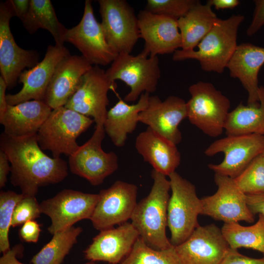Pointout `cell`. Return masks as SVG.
<instances>
[{
    "label": "cell",
    "instance_id": "6da1fadb",
    "mask_svg": "<svg viewBox=\"0 0 264 264\" xmlns=\"http://www.w3.org/2000/svg\"><path fill=\"white\" fill-rule=\"evenodd\" d=\"M0 146L11 164V182L24 196L35 197L40 187L61 182L68 175L66 162L46 154L36 135L13 138L3 132Z\"/></svg>",
    "mask_w": 264,
    "mask_h": 264
},
{
    "label": "cell",
    "instance_id": "7a4b0ae2",
    "mask_svg": "<svg viewBox=\"0 0 264 264\" xmlns=\"http://www.w3.org/2000/svg\"><path fill=\"white\" fill-rule=\"evenodd\" d=\"M151 176L154 181L151 190L137 203L131 218V223L149 246L166 249L173 246L166 232L170 181L166 176L154 169Z\"/></svg>",
    "mask_w": 264,
    "mask_h": 264
},
{
    "label": "cell",
    "instance_id": "3957f363",
    "mask_svg": "<svg viewBox=\"0 0 264 264\" xmlns=\"http://www.w3.org/2000/svg\"><path fill=\"white\" fill-rule=\"evenodd\" d=\"M244 19V17L240 14L225 20L218 18L198 45V50L177 49L173 53V60H196L203 70L222 73L238 46V29Z\"/></svg>",
    "mask_w": 264,
    "mask_h": 264
},
{
    "label": "cell",
    "instance_id": "277c9868",
    "mask_svg": "<svg viewBox=\"0 0 264 264\" xmlns=\"http://www.w3.org/2000/svg\"><path fill=\"white\" fill-rule=\"evenodd\" d=\"M90 117L64 106L53 109L36 137L43 150L50 151L54 158L70 156L79 148L76 139L94 122Z\"/></svg>",
    "mask_w": 264,
    "mask_h": 264
},
{
    "label": "cell",
    "instance_id": "5b68a950",
    "mask_svg": "<svg viewBox=\"0 0 264 264\" xmlns=\"http://www.w3.org/2000/svg\"><path fill=\"white\" fill-rule=\"evenodd\" d=\"M171 195L167 210V226L171 233L170 241L174 246L185 241L199 225L201 199L196 188L191 182L175 172L169 176Z\"/></svg>",
    "mask_w": 264,
    "mask_h": 264
},
{
    "label": "cell",
    "instance_id": "8992f818",
    "mask_svg": "<svg viewBox=\"0 0 264 264\" xmlns=\"http://www.w3.org/2000/svg\"><path fill=\"white\" fill-rule=\"evenodd\" d=\"M186 102L190 122L209 136L217 137L224 131L230 102L209 82L199 81L189 88Z\"/></svg>",
    "mask_w": 264,
    "mask_h": 264
},
{
    "label": "cell",
    "instance_id": "52a82bcc",
    "mask_svg": "<svg viewBox=\"0 0 264 264\" xmlns=\"http://www.w3.org/2000/svg\"><path fill=\"white\" fill-rule=\"evenodd\" d=\"M106 73L112 82L119 80L130 87L124 99L126 102L136 101L144 93L155 92L161 76L158 56H149L142 52L136 56L118 54Z\"/></svg>",
    "mask_w": 264,
    "mask_h": 264
},
{
    "label": "cell",
    "instance_id": "ba28073f",
    "mask_svg": "<svg viewBox=\"0 0 264 264\" xmlns=\"http://www.w3.org/2000/svg\"><path fill=\"white\" fill-rule=\"evenodd\" d=\"M264 151V135L248 134L230 135L212 143L204 151L206 156L222 153L219 164H209L208 168L218 174L235 178L248 165Z\"/></svg>",
    "mask_w": 264,
    "mask_h": 264
},
{
    "label": "cell",
    "instance_id": "9c48e42d",
    "mask_svg": "<svg viewBox=\"0 0 264 264\" xmlns=\"http://www.w3.org/2000/svg\"><path fill=\"white\" fill-rule=\"evenodd\" d=\"M106 40L117 54H130L141 38L137 16L125 0H99Z\"/></svg>",
    "mask_w": 264,
    "mask_h": 264
},
{
    "label": "cell",
    "instance_id": "30bf717a",
    "mask_svg": "<svg viewBox=\"0 0 264 264\" xmlns=\"http://www.w3.org/2000/svg\"><path fill=\"white\" fill-rule=\"evenodd\" d=\"M105 133L104 126H95L90 139L69 156L71 172L93 186L102 184L118 168L116 154L113 152L106 153L102 148Z\"/></svg>",
    "mask_w": 264,
    "mask_h": 264
},
{
    "label": "cell",
    "instance_id": "8fae6325",
    "mask_svg": "<svg viewBox=\"0 0 264 264\" xmlns=\"http://www.w3.org/2000/svg\"><path fill=\"white\" fill-rule=\"evenodd\" d=\"M217 190L213 195L200 198L201 215L224 223L244 221L252 223L255 217L250 210L246 195L236 183L234 178L215 174Z\"/></svg>",
    "mask_w": 264,
    "mask_h": 264
},
{
    "label": "cell",
    "instance_id": "7c38bea8",
    "mask_svg": "<svg viewBox=\"0 0 264 264\" xmlns=\"http://www.w3.org/2000/svg\"><path fill=\"white\" fill-rule=\"evenodd\" d=\"M65 42L72 44L92 66H106L117 55L108 44L101 22L96 19L91 1L86 0L79 23L67 29Z\"/></svg>",
    "mask_w": 264,
    "mask_h": 264
},
{
    "label": "cell",
    "instance_id": "4fadbf2b",
    "mask_svg": "<svg viewBox=\"0 0 264 264\" xmlns=\"http://www.w3.org/2000/svg\"><path fill=\"white\" fill-rule=\"evenodd\" d=\"M116 88L99 66H94L83 76L80 85L65 107L92 117L96 126H104L109 104L108 92Z\"/></svg>",
    "mask_w": 264,
    "mask_h": 264
},
{
    "label": "cell",
    "instance_id": "5bb4252c",
    "mask_svg": "<svg viewBox=\"0 0 264 264\" xmlns=\"http://www.w3.org/2000/svg\"><path fill=\"white\" fill-rule=\"evenodd\" d=\"M99 195L64 189L40 203L42 214L51 221L47 228L52 235L69 228L78 221L90 219Z\"/></svg>",
    "mask_w": 264,
    "mask_h": 264
},
{
    "label": "cell",
    "instance_id": "9a60e30c",
    "mask_svg": "<svg viewBox=\"0 0 264 264\" xmlns=\"http://www.w3.org/2000/svg\"><path fill=\"white\" fill-rule=\"evenodd\" d=\"M137 194L135 185L121 180L100 191L90 219L93 227L102 231L127 222L137 204Z\"/></svg>",
    "mask_w": 264,
    "mask_h": 264
},
{
    "label": "cell",
    "instance_id": "2e32d148",
    "mask_svg": "<svg viewBox=\"0 0 264 264\" xmlns=\"http://www.w3.org/2000/svg\"><path fill=\"white\" fill-rule=\"evenodd\" d=\"M13 15L7 1L0 4V71L8 89L15 87L24 69L31 68L39 60L35 50L21 48L16 44L10 27Z\"/></svg>",
    "mask_w": 264,
    "mask_h": 264
},
{
    "label": "cell",
    "instance_id": "e0dca14e",
    "mask_svg": "<svg viewBox=\"0 0 264 264\" xmlns=\"http://www.w3.org/2000/svg\"><path fill=\"white\" fill-rule=\"evenodd\" d=\"M229 248L215 224L199 225L185 241L174 246L179 264H220Z\"/></svg>",
    "mask_w": 264,
    "mask_h": 264
},
{
    "label": "cell",
    "instance_id": "ac0fdd59",
    "mask_svg": "<svg viewBox=\"0 0 264 264\" xmlns=\"http://www.w3.org/2000/svg\"><path fill=\"white\" fill-rule=\"evenodd\" d=\"M70 54L64 45H48L44 59L35 66L24 70L21 74L19 83L22 84V89L17 93L6 95L9 105L30 101H44L45 94L59 63Z\"/></svg>",
    "mask_w": 264,
    "mask_h": 264
},
{
    "label": "cell",
    "instance_id": "d6986e66",
    "mask_svg": "<svg viewBox=\"0 0 264 264\" xmlns=\"http://www.w3.org/2000/svg\"><path fill=\"white\" fill-rule=\"evenodd\" d=\"M141 38L145 42L141 51L151 57L174 53L181 48L177 20L144 9L137 15Z\"/></svg>",
    "mask_w": 264,
    "mask_h": 264
},
{
    "label": "cell",
    "instance_id": "ffe728a7",
    "mask_svg": "<svg viewBox=\"0 0 264 264\" xmlns=\"http://www.w3.org/2000/svg\"><path fill=\"white\" fill-rule=\"evenodd\" d=\"M186 117V102L183 99L171 95L162 101L157 95H150L138 120L177 145L182 139L178 126Z\"/></svg>",
    "mask_w": 264,
    "mask_h": 264
},
{
    "label": "cell",
    "instance_id": "44dd1931",
    "mask_svg": "<svg viewBox=\"0 0 264 264\" xmlns=\"http://www.w3.org/2000/svg\"><path fill=\"white\" fill-rule=\"evenodd\" d=\"M139 237L131 222H126L116 228L100 231L84 251L86 259L120 264L131 251Z\"/></svg>",
    "mask_w": 264,
    "mask_h": 264
},
{
    "label": "cell",
    "instance_id": "7402d4cb",
    "mask_svg": "<svg viewBox=\"0 0 264 264\" xmlns=\"http://www.w3.org/2000/svg\"><path fill=\"white\" fill-rule=\"evenodd\" d=\"M92 66L83 56L65 57L56 67L44 101L52 109L65 106Z\"/></svg>",
    "mask_w": 264,
    "mask_h": 264
},
{
    "label": "cell",
    "instance_id": "603a6c76",
    "mask_svg": "<svg viewBox=\"0 0 264 264\" xmlns=\"http://www.w3.org/2000/svg\"><path fill=\"white\" fill-rule=\"evenodd\" d=\"M264 64V47L250 43L238 45L227 68L248 93L247 105H260L258 74Z\"/></svg>",
    "mask_w": 264,
    "mask_h": 264
},
{
    "label": "cell",
    "instance_id": "cb8c5ba5",
    "mask_svg": "<svg viewBox=\"0 0 264 264\" xmlns=\"http://www.w3.org/2000/svg\"><path fill=\"white\" fill-rule=\"evenodd\" d=\"M52 109L44 101L30 100L15 105H8L0 119L4 132L13 138L37 135L50 115Z\"/></svg>",
    "mask_w": 264,
    "mask_h": 264
},
{
    "label": "cell",
    "instance_id": "d4e9b609",
    "mask_svg": "<svg viewBox=\"0 0 264 264\" xmlns=\"http://www.w3.org/2000/svg\"><path fill=\"white\" fill-rule=\"evenodd\" d=\"M176 145L149 127L137 136L135 142V149L144 161L166 176L176 172L180 163Z\"/></svg>",
    "mask_w": 264,
    "mask_h": 264
},
{
    "label": "cell",
    "instance_id": "484cf974",
    "mask_svg": "<svg viewBox=\"0 0 264 264\" xmlns=\"http://www.w3.org/2000/svg\"><path fill=\"white\" fill-rule=\"evenodd\" d=\"M150 96V93H144L136 104L132 105L120 99L108 110L104 124V129L117 147H123L128 134L132 133L136 129L139 122V114L147 107Z\"/></svg>",
    "mask_w": 264,
    "mask_h": 264
},
{
    "label": "cell",
    "instance_id": "4316f807",
    "mask_svg": "<svg viewBox=\"0 0 264 264\" xmlns=\"http://www.w3.org/2000/svg\"><path fill=\"white\" fill-rule=\"evenodd\" d=\"M218 19L211 6L207 3L202 4L198 0L186 15L177 20L181 36V49H195Z\"/></svg>",
    "mask_w": 264,
    "mask_h": 264
},
{
    "label": "cell",
    "instance_id": "83f0119b",
    "mask_svg": "<svg viewBox=\"0 0 264 264\" xmlns=\"http://www.w3.org/2000/svg\"><path fill=\"white\" fill-rule=\"evenodd\" d=\"M259 106L241 102L229 111L224 127L227 135L256 134L264 135V87L260 86Z\"/></svg>",
    "mask_w": 264,
    "mask_h": 264
},
{
    "label": "cell",
    "instance_id": "f1b7e54d",
    "mask_svg": "<svg viewBox=\"0 0 264 264\" xmlns=\"http://www.w3.org/2000/svg\"><path fill=\"white\" fill-rule=\"evenodd\" d=\"M258 215L257 221L250 226H243L239 222L223 224L221 233L230 248H250L264 255V216Z\"/></svg>",
    "mask_w": 264,
    "mask_h": 264
},
{
    "label": "cell",
    "instance_id": "f546056e",
    "mask_svg": "<svg viewBox=\"0 0 264 264\" xmlns=\"http://www.w3.org/2000/svg\"><path fill=\"white\" fill-rule=\"evenodd\" d=\"M83 231L72 226L53 235L51 240L31 259L32 264H62Z\"/></svg>",
    "mask_w": 264,
    "mask_h": 264
},
{
    "label": "cell",
    "instance_id": "4dcf8cb0",
    "mask_svg": "<svg viewBox=\"0 0 264 264\" xmlns=\"http://www.w3.org/2000/svg\"><path fill=\"white\" fill-rule=\"evenodd\" d=\"M120 264H179L174 246L157 250L139 237L129 254Z\"/></svg>",
    "mask_w": 264,
    "mask_h": 264
},
{
    "label": "cell",
    "instance_id": "1f68e13d",
    "mask_svg": "<svg viewBox=\"0 0 264 264\" xmlns=\"http://www.w3.org/2000/svg\"><path fill=\"white\" fill-rule=\"evenodd\" d=\"M32 14L38 29L49 31L53 36L55 44L64 45L67 31L58 20L50 0H31Z\"/></svg>",
    "mask_w": 264,
    "mask_h": 264
},
{
    "label": "cell",
    "instance_id": "d6a6232c",
    "mask_svg": "<svg viewBox=\"0 0 264 264\" xmlns=\"http://www.w3.org/2000/svg\"><path fill=\"white\" fill-rule=\"evenodd\" d=\"M234 179L246 195L264 192V156L255 157Z\"/></svg>",
    "mask_w": 264,
    "mask_h": 264
},
{
    "label": "cell",
    "instance_id": "836d02e7",
    "mask_svg": "<svg viewBox=\"0 0 264 264\" xmlns=\"http://www.w3.org/2000/svg\"><path fill=\"white\" fill-rule=\"evenodd\" d=\"M22 194L12 191L0 193V251L2 254L10 248L9 231L11 226L13 214L17 204L22 198Z\"/></svg>",
    "mask_w": 264,
    "mask_h": 264
},
{
    "label": "cell",
    "instance_id": "e575fe53",
    "mask_svg": "<svg viewBox=\"0 0 264 264\" xmlns=\"http://www.w3.org/2000/svg\"><path fill=\"white\" fill-rule=\"evenodd\" d=\"M198 0H147L145 10L176 20L186 15Z\"/></svg>",
    "mask_w": 264,
    "mask_h": 264
},
{
    "label": "cell",
    "instance_id": "d590c367",
    "mask_svg": "<svg viewBox=\"0 0 264 264\" xmlns=\"http://www.w3.org/2000/svg\"><path fill=\"white\" fill-rule=\"evenodd\" d=\"M41 214L40 203L36 197L24 195L15 207L11 226L15 227L28 220H34L40 217Z\"/></svg>",
    "mask_w": 264,
    "mask_h": 264
},
{
    "label": "cell",
    "instance_id": "8d00e7d4",
    "mask_svg": "<svg viewBox=\"0 0 264 264\" xmlns=\"http://www.w3.org/2000/svg\"><path fill=\"white\" fill-rule=\"evenodd\" d=\"M14 17H17L21 21L24 27L30 33H35L37 28L31 6V0H7Z\"/></svg>",
    "mask_w": 264,
    "mask_h": 264
},
{
    "label": "cell",
    "instance_id": "74e56055",
    "mask_svg": "<svg viewBox=\"0 0 264 264\" xmlns=\"http://www.w3.org/2000/svg\"><path fill=\"white\" fill-rule=\"evenodd\" d=\"M220 264H264V255L261 258H251L229 247Z\"/></svg>",
    "mask_w": 264,
    "mask_h": 264
},
{
    "label": "cell",
    "instance_id": "f35d334b",
    "mask_svg": "<svg viewBox=\"0 0 264 264\" xmlns=\"http://www.w3.org/2000/svg\"><path fill=\"white\" fill-rule=\"evenodd\" d=\"M255 9L251 23L246 30V34L252 36L264 25V0H255Z\"/></svg>",
    "mask_w": 264,
    "mask_h": 264
},
{
    "label": "cell",
    "instance_id": "ab89813d",
    "mask_svg": "<svg viewBox=\"0 0 264 264\" xmlns=\"http://www.w3.org/2000/svg\"><path fill=\"white\" fill-rule=\"evenodd\" d=\"M41 231L39 223L34 220H30L22 225L19 234L24 242L36 243L38 241Z\"/></svg>",
    "mask_w": 264,
    "mask_h": 264
},
{
    "label": "cell",
    "instance_id": "60d3db41",
    "mask_svg": "<svg viewBox=\"0 0 264 264\" xmlns=\"http://www.w3.org/2000/svg\"><path fill=\"white\" fill-rule=\"evenodd\" d=\"M248 206L254 215L264 216V192L246 195Z\"/></svg>",
    "mask_w": 264,
    "mask_h": 264
},
{
    "label": "cell",
    "instance_id": "b9f144b4",
    "mask_svg": "<svg viewBox=\"0 0 264 264\" xmlns=\"http://www.w3.org/2000/svg\"><path fill=\"white\" fill-rule=\"evenodd\" d=\"M22 244H17L8 251L2 254L0 258V264H24L21 263L17 259V256L23 251Z\"/></svg>",
    "mask_w": 264,
    "mask_h": 264
},
{
    "label": "cell",
    "instance_id": "7bdbcfd3",
    "mask_svg": "<svg viewBox=\"0 0 264 264\" xmlns=\"http://www.w3.org/2000/svg\"><path fill=\"white\" fill-rule=\"evenodd\" d=\"M7 155L2 150H0V188L5 186L7 181V176L11 171V166Z\"/></svg>",
    "mask_w": 264,
    "mask_h": 264
},
{
    "label": "cell",
    "instance_id": "ee69618b",
    "mask_svg": "<svg viewBox=\"0 0 264 264\" xmlns=\"http://www.w3.org/2000/svg\"><path fill=\"white\" fill-rule=\"evenodd\" d=\"M207 4L213 6L217 10L232 9L240 4L239 0H208Z\"/></svg>",
    "mask_w": 264,
    "mask_h": 264
},
{
    "label": "cell",
    "instance_id": "f6af8a7d",
    "mask_svg": "<svg viewBox=\"0 0 264 264\" xmlns=\"http://www.w3.org/2000/svg\"><path fill=\"white\" fill-rule=\"evenodd\" d=\"M7 85L3 79L0 76V119L1 118L5 113L8 107V104L6 101V90L7 88Z\"/></svg>",
    "mask_w": 264,
    "mask_h": 264
},
{
    "label": "cell",
    "instance_id": "bcb514c9",
    "mask_svg": "<svg viewBox=\"0 0 264 264\" xmlns=\"http://www.w3.org/2000/svg\"><path fill=\"white\" fill-rule=\"evenodd\" d=\"M83 264H96L94 263V262L90 261V262H88V263Z\"/></svg>",
    "mask_w": 264,
    "mask_h": 264
},
{
    "label": "cell",
    "instance_id": "7dc6e473",
    "mask_svg": "<svg viewBox=\"0 0 264 264\" xmlns=\"http://www.w3.org/2000/svg\"><path fill=\"white\" fill-rule=\"evenodd\" d=\"M262 154L264 156V151L263 153Z\"/></svg>",
    "mask_w": 264,
    "mask_h": 264
}]
</instances>
